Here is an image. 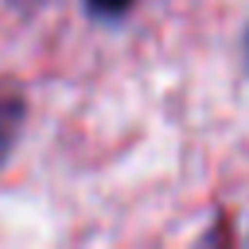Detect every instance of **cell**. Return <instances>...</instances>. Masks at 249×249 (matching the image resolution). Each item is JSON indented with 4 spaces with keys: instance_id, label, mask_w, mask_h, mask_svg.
Segmentation results:
<instances>
[{
    "instance_id": "6da1fadb",
    "label": "cell",
    "mask_w": 249,
    "mask_h": 249,
    "mask_svg": "<svg viewBox=\"0 0 249 249\" xmlns=\"http://www.w3.org/2000/svg\"><path fill=\"white\" fill-rule=\"evenodd\" d=\"M23 101L19 97H0V163L4 156L12 152V144L19 140V128H23Z\"/></svg>"
},
{
    "instance_id": "7a4b0ae2",
    "label": "cell",
    "mask_w": 249,
    "mask_h": 249,
    "mask_svg": "<svg viewBox=\"0 0 249 249\" xmlns=\"http://www.w3.org/2000/svg\"><path fill=\"white\" fill-rule=\"evenodd\" d=\"M136 0H86V8L97 16V19H121Z\"/></svg>"
}]
</instances>
